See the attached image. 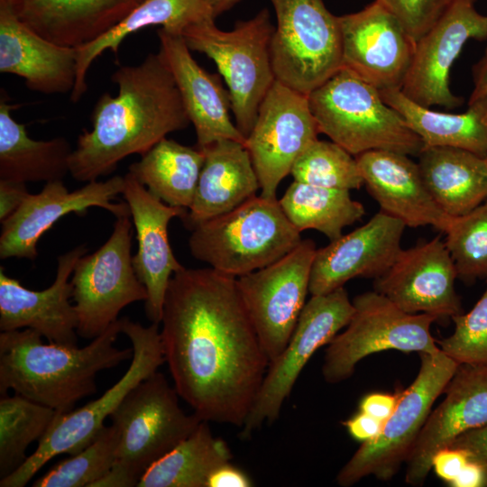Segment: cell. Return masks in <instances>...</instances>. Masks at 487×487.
<instances>
[{
    "mask_svg": "<svg viewBox=\"0 0 487 487\" xmlns=\"http://www.w3.org/2000/svg\"><path fill=\"white\" fill-rule=\"evenodd\" d=\"M161 333L180 399L202 420L242 427L270 362L236 278L183 268L169 283Z\"/></svg>",
    "mask_w": 487,
    "mask_h": 487,
    "instance_id": "cell-1",
    "label": "cell"
},
{
    "mask_svg": "<svg viewBox=\"0 0 487 487\" xmlns=\"http://www.w3.org/2000/svg\"><path fill=\"white\" fill-rule=\"evenodd\" d=\"M118 87L104 93L69 158V173L89 182L113 172L124 158L142 156L168 133L187 128L190 120L165 59L149 53L138 65H121L110 77Z\"/></svg>",
    "mask_w": 487,
    "mask_h": 487,
    "instance_id": "cell-2",
    "label": "cell"
},
{
    "mask_svg": "<svg viewBox=\"0 0 487 487\" xmlns=\"http://www.w3.org/2000/svg\"><path fill=\"white\" fill-rule=\"evenodd\" d=\"M119 318L84 346L44 344L31 328L0 333V393L9 390L63 414L96 392L98 372L133 356V348L115 346Z\"/></svg>",
    "mask_w": 487,
    "mask_h": 487,
    "instance_id": "cell-3",
    "label": "cell"
},
{
    "mask_svg": "<svg viewBox=\"0 0 487 487\" xmlns=\"http://www.w3.org/2000/svg\"><path fill=\"white\" fill-rule=\"evenodd\" d=\"M179 398L158 371L131 390L109 417L119 435L115 462L94 487L137 486L152 464L193 433L202 419L187 414Z\"/></svg>",
    "mask_w": 487,
    "mask_h": 487,
    "instance_id": "cell-4",
    "label": "cell"
},
{
    "mask_svg": "<svg viewBox=\"0 0 487 487\" xmlns=\"http://www.w3.org/2000/svg\"><path fill=\"white\" fill-rule=\"evenodd\" d=\"M191 231V255L234 278L273 263L302 241L277 198L261 195Z\"/></svg>",
    "mask_w": 487,
    "mask_h": 487,
    "instance_id": "cell-5",
    "label": "cell"
},
{
    "mask_svg": "<svg viewBox=\"0 0 487 487\" xmlns=\"http://www.w3.org/2000/svg\"><path fill=\"white\" fill-rule=\"evenodd\" d=\"M319 133L354 156L373 150L418 155L421 139L379 89L341 69L308 96Z\"/></svg>",
    "mask_w": 487,
    "mask_h": 487,
    "instance_id": "cell-6",
    "label": "cell"
},
{
    "mask_svg": "<svg viewBox=\"0 0 487 487\" xmlns=\"http://www.w3.org/2000/svg\"><path fill=\"white\" fill-rule=\"evenodd\" d=\"M274 28L264 8L230 31L220 30L211 18L189 25L182 33L190 51L205 54L216 65L228 87L235 124L245 138L276 80L270 51Z\"/></svg>",
    "mask_w": 487,
    "mask_h": 487,
    "instance_id": "cell-7",
    "label": "cell"
},
{
    "mask_svg": "<svg viewBox=\"0 0 487 487\" xmlns=\"http://www.w3.org/2000/svg\"><path fill=\"white\" fill-rule=\"evenodd\" d=\"M122 333L132 344L131 363L122 376L102 396L75 410L60 414L35 451L14 473L0 479V487H23L52 458L61 454L73 455L87 447L105 427L104 421L140 381L165 363L159 325L143 326L123 317Z\"/></svg>",
    "mask_w": 487,
    "mask_h": 487,
    "instance_id": "cell-8",
    "label": "cell"
},
{
    "mask_svg": "<svg viewBox=\"0 0 487 487\" xmlns=\"http://www.w3.org/2000/svg\"><path fill=\"white\" fill-rule=\"evenodd\" d=\"M419 355L421 364L415 380L399 393L396 408L381 433L362 443L339 471V486H352L370 475L389 481L407 461L433 404L459 365L441 350Z\"/></svg>",
    "mask_w": 487,
    "mask_h": 487,
    "instance_id": "cell-9",
    "label": "cell"
},
{
    "mask_svg": "<svg viewBox=\"0 0 487 487\" xmlns=\"http://www.w3.org/2000/svg\"><path fill=\"white\" fill-rule=\"evenodd\" d=\"M276 15L271 60L276 80L308 96L342 67L338 16L323 0H270Z\"/></svg>",
    "mask_w": 487,
    "mask_h": 487,
    "instance_id": "cell-10",
    "label": "cell"
},
{
    "mask_svg": "<svg viewBox=\"0 0 487 487\" xmlns=\"http://www.w3.org/2000/svg\"><path fill=\"white\" fill-rule=\"evenodd\" d=\"M353 316L327 345L322 375L331 384L350 378L363 358L385 350L433 354L440 349L430 332L435 316L407 313L376 290L357 295Z\"/></svg>",
    "mask_w": 487,
    "mask_h": 487,
    "instance_id": "cell-11",
    "label": "cell"
},
{
    "mask_svg": "<svg viewBox=\"0 0 487 487\" xmlns=\"http://www.w3.org/2000/svg\"><path fill=\"white\" fill-rule=\"evenodd\" d=\"M130 216L116 217L108 240L77 262L70 282L78 335L94 339L119 318L126 306L145 301L147 290L133 266Z\"/></svg>",
    "mask_w": 487,
    "mask_h": 487,
    "instance_id": "cell-12",
    "label": "cell"
},
{
    "mask_svg": "<svg viewBox=\"0 0 487 487\" xmlns=\"http://www.w3.org/2000/svg\"><path fill=\"white\" fill-rule=\"evenodd\" d=\"M353 313V302L344 287L311 296L284 350L269 364L255 401L241 427L242 438H249L264 423L271 424L278 419L311 356L348 325Z\"/></svg>",
    "mask_w": 487,
    "mask_h": 487,
    "instance_id": "cell-13",
    "label": "cell"
},
{
    "mask_svg": "<svg viewBox=\"0 0 487 487\" xmlns=\"http://www.w3.org/2000/svg\"><path fill=\"white\" fill-rule=\"evenodd\" d=\"M316 252L314 241L305 239L273 263L236 278L270 363L284 350L307 302Z\"/></svg>",
    "mask_w": 487,
    "mask_h": 487,
    "instance_id": "cell-14",
    "label": "cell"
},
{
    "mask_svg": "<svg viewBox=\"0 0 487 487\" xmlns=\"http://www.w3.org/2000/svg\"><path fill=\"white\" fill-rule=\"evenodd\" d=\"M319 133L308 96L275 80L244 143L259 179L261 196L276 198L281 180Z\"/></svg>",
    "mask_w": 487,
    "mask_h": 487,
    "instance_id": "cell-15",
    "label": "cell"
},
{
    "mask_svg": "<svg viewBox=\"0 0 487 487\" xmlns=\"http://www.w3.org/2000/svg\"><path fill=\"white\" fill-rule=\"evenodd\" d=\"M478 0H455L416 42L411 65L400 91L425 107L460 106L464 99L449 87L450 69L470 39H487V16L475 8Z\"/></svg>",
    "mask_w": 487,
    "mask_h": 487,
    "instance_id": "cell-16",
    "label": "cell"
},
{
    "mask_svg": "<svg viewBox=\"0 0 487 487\" xmlns=\"http://www.w3.org/2000/svg\"><path fill=\"white\" fill-rule=\"evenodd\" d=\"M342 67L379 90L401 89L416 42L380 1L338 16Z\"/></svg>",
    "mask_w": 487,
    "mask_h": 487,
    "instance_id": "cell-17",
    "label": "cell"
},
{
    "mask_svg": "<svg viewBox=\"0 0 487 487\" xmlns=\"http://www.w3.org/2000/svg\"><path fill=\"white\" fill-rule=\"evenodd\" d=\"M124 189V177L119 175L106 181H89L73 191H69L62 180L47 182L41 192L30 194L16 211L1 222L0 258L34 260L40 238L69 213L83 216L90 207H101L115 217L131 216L126 202H114Z\"/></svg>",
    "mask_w": 487,
    "mask_h": 487,
    "instance_id": "cell-18",
    "label": "cell"
},
{
    "mask_svg": "<svg viewBox=\"0 0 487 487\" xmlns=\"http://www.w3.org/2000/svg\"><path fill=\"white\" fill-rule=\"evenodd\" d=\"M457 271L445 242L436 236L401 250L392 265L374 280V290L407 313L452 318L463 313L455 289Z\"/></svg>",
    "mask_w": 487,
    "mask_h": 487,
    "instance_id": "cell-19",
    "label": "cell"
},
{
    "mask_svg": "<svg viewBox=\"0 0 487 487\" xmlns=\"http://www.w3.org/2000/svg\"><path fill=\"white\" fill-rule=\"evenodd\" d=\"M400 220L380 211L366 224L317 249L309 280L311 296L329 293L356 278H378L402 250Z\"/></svg>",
    "mask_w": 487,
    "mask_h": 487,
    "instance_id": "cell-20",
    "label": "cell"
},
{
    "mask_svg": "<svg viewBox=\"0 0 487 487\" xmlns=\"http://www.w3.org/2000/svg\"><path fill=\"white\" fill-rule=\"evenodd\" d=\"M428 415L406 461V483L421 486L432 459L460 435L487 424V365L460 363Z\"/></svg>",
    "mask_w": 487,
    "mask_h": 487,
    "instance_id": "cell-21",
    "label": "cell"
},
{
    "mask_svg": "<svg viewBox=\"0 0 487 487\" xmlns=\"http://www.w3.org/2000/svg\"><path fill=\"white\" fill-rule=\"evenodd\" d=\"M87 253L85 244L58 257L54 281L43 290H32L0 269V330L31 328L50 343L78 345V317L72 298V275L78 260Z\"/></svg>",
    "mask_w": 487,
    "mask_h": 487,
    "instance_id": "cell-22",
    "label": "cell"
},
{
    "mask_svg": "<svg viewBox=\"0 0 487 487\" xmlns=\"http://www.w3.org/2000/svg\"><path fill=\"white\" fill-rule=\"evenodd\" d=\"M123 195L136 232L138 248L133 266L147 290L146 317L152 323L160 324L170 280L184 268L170 247L168 225L172 218H182L188 209L164 203L129 171L124 176Z\"/></svg>",
    "mask_w": 487,
    "mask_h": 487,
    "instance_id": "cell-23",
    "label": "cell"
},
{
    "mask_svg": "<svg viewBox=\"0 0 487 487\" xmlns=\"http://www.w3.org/2000/svg\"><path fill=\"white\" fill-rule=\"evenodd\" d=\"M0 72L22 78L32 91L70 94L77 49L45 39L20 19L12 0H0Z\"/></svg>",
    "mask_w": 487,
    "mask_h": 487,
    "instance_id": "cell-24",
    "label": "cell"
},
{
    "mask_svg": "<svg viewBox=\"0 0 487 487\" xmlns=\"http://www.w3.org/2000/svg\"><path fill=\"white\" fill-rule=\"evenodd\" d=\"M160 52L172 73L190 123L202 149L221 139L244 143L245 137L231 119V99L220 77L205 70L193 58L182 35L160 28Z\"/></svg>",
    "mask_w": 487,
    "mask_h": 487,
    "instance_id": "cell-25",
    "label": "cell"
},
{
    "mask_svg": "<svg viewBox=\"0 0 487 487\" xmlns=\"http://www.w3.org/2000/svg\"><path fill=\"white\" fill-rule=\"evenodd\" d=\"M409 155L373 150L355 156L363 183L381 211L405 224L431 225L445 233L453 216L436 202L427 189L418 164Z\"/></svg>",
    "mask_w": 487,
    "mask_h": 487,
    "instance_id": "cell-26",
    "label": "cell"
},
{
    "mask_svg": "<svg viewBox=\"0 0 487 487\" xmlns=\"http://www.w3.org/2000/svg\"><path fill=\"white\" fill-rule=\"evenodd\" d=\"M205 154L196 192L181 218L192 230L257 196L260 183L243 142L221 139L201 149Z\"/></svg>",
    "mask_w": 487,
    "mask_h": 487,
    "instance_id": "cell-27",
    "label": "cell"
},
{
    "mask_svg": "<svg viewBox=\"0 0 487 487\" xmlns=\"http://www.w3.org/2000/svg\"><path fill=\"white\" fill-rule=\"evenodd\" d=\"M144 0H12L29 27L45 39L78 48L101 37Z\"/></svg>",
    "mask_w": 487,
    "mask_h": 487,
    "instance_id": "cell-28",
    "label": "cell"
},
{
    "mask_svg": "<svg viewBox=\"0 0 487 487\" xmlns=\"http://www.w3.org/2000/svg\"><path fill=\"white\" fill-rule=\"evenodd\" d=\"M418 157L427 189L448 216H463L487 199V157L454 147H423Z\"/></svg>",
    "mask_w": 487,
    "mask_h": 487,
    "instance_id": "cell-29",
    "label": "cell"
},
{
    "mask_svg": "<svg viewBox=\"0 0 487 487\" xmlns=\"http://www.w3.org/2000/svg\"><path fill=\"white\" fill-rule=\"evenodd\" d=\"M211 18L216 19L206 0H144L106 33L76 48L77 77L71 101L77 103L85 95L87 74L94 60L106 51L117 55L121 43L130 34L160 25L170 33L182 35L189 25Z\"/></svg>",
    "mask_w": 487,
    "mask_h": 487,
    "instance_id": "cell-30",
    "label": "cell"
},
{
    "mask_svg": "<svg viewBox=\"0 0 487 487\" xmlns=\"http://www.w3.org/2000/svg\"><path fill=\"white\" fill-rule=\"evenodd\" d=\"M14 105L6 93L0 96V179L30 182L62 180L69 173L73 152L64 137L32 139L24 124L14 120Z\"/></svg>",
    "mask_w": 487,
    "mask_h": 487,
    "instance_id": "cell-31",
    "label": "cell"
},
{
    "mask_svg": "<svg viewBox=\"0 0 487 487\" xmlns=\"http://www.w3.org/2000/svg\"><path fill=\"white\" fill-rule=\"evenodd\" d=\"M204 161L205 154L200 148L188 147L165 137L140 161L132 163L129 172L164 203L188 209Z\"/></svg>",
    "mask_w": 487,
    "mask_h": 487,
    "instance_id": "cell-32",
    "label": "cell"
},
{
    "mask_svg": "<svg viewBox=\"0 0 487 487\" xmlns=\"http://www.w3.org/2000/svg\"><path fill=\"white\" fill-rule=\"evenodd\" d=\"M202 420L175 448L143 473L138 487H207L213 472L229 463L233 454L220 437L215 436Z\"/></svg>",
    "mask_w": 487,
    "mask_h": 487,
    "instance_id": "cell-33",
    "label": "cell"
},
{
    "mask_svg": "<svg viewBox=\"0 0 487 487\" xmlns=\"http://www.w3.org/2000/svg\"><path fill=\"white\" fill-rule=\"evenodd\" d=\"M384 102L395 109L421 139L424 147H454L487 157V124L473 110L442 113L407 97L400 89L380 90Z\"/></svg>",
    "mask_w": 487,
    "mask_h": 487,
    "instance_id": "cell-34",
    "label": "cell"
},
{
    "mask_svg": "<svg viewBox=\"0 0 487 487\" xmlns=\"http://www.w3.org/2000/svg\"><path fill=\"white\" fill-rule=\"evenodd\" d=\"M279 203L290 223L301 233L313 229L330 241L342 235L345 226L365 214L362 203L349 190L335 189L293 181Z\"/></svg>",
    "mask_w": 487,
    "mask_h": 487,
    "instance_id": "cell-35",
    "label": "cell"
},
{
    "mask_svg": "<svg viewBox=\"0 0 487 487\" xmlns=\"http://www.w3.org/2000/svg\"><path fill=\"white\" fill-rule=\"evenodd\" d=\"M55 409L14 393L0 399V479L18 469L27 459L26 450L46 433Z\"/></svg>",
    "mask_w": 487,
    "mask_h": 487,
    "instance_id": "cell-36",
    "label": "cell"
},
{
    "mask_svg": "<svg viewBox=\"0 0 487 487\" xmlns=\"http://www.w3.org/2000/svg\"><path fill=\"white\" fill-rule=\"evenodd\" d=\"M119 443L114 425L105 426L83 450L56 464L33 487H94L112 469Z\"/></svg>",
    "mask_w": 487,
    "mask_h": 487,
    "instance_id": "cell-37",
    "label": "cell"
},
{
    "mask_svg": "<svg viewBox=\"0 0 487 487\" xmlns=\"http://www.w3.org/2000/svg\"><path fill=\"white\" fill-rule=\"evenodd\" d=\"M290 174L295 181L328 188L350 191L364 185L356 158L333 141L312 142Z\"/></svg>",
    "mask_w": 487,
    "mask_h": 487,
    "instance_id": "cell-38",
    "label": "cell"
},
{
    "mask_svg": "<svg viewBox=\"0 0 487 487\" xmlns=\"http://www.w3.org/2000/svg\"><path fill=\"white\" fill-rule=\"evenodd\" d=\"M445 234L457 277L466 282L487 277V199L463 216H453Z\"/></svg>",
    "mask_w": 487,
    "mask_h": 487,
    "instance_id": "cell-39",
    "label": "cell"
},
{
    "mask_svg": "<svg viewBox=\"0 0 487 487\" xmlns=\"http://www.w3.org/2000/svg\"><path fill=\"white\" fill-rule=\"evenodd\" d=\"M451 319L454 332L436 341L439 349L459 364L487 365V280L486 289L473 308Z\"/></svg>",
    "mask_w": 487,
    "mask_h": 487,
    "instance_id": "cell-40",
    "label": "cell"
},
{
    "mask_svg": "<svg viewBox=\"0 0 487 487\" xmlns=\"http://www.w3.org/2000/svg\"><path fill=\"white\" fill-rule=\"evenodd\" d=\"M401 23L417 42L455 0H378Z\"/></svg>",
    "mask_w": 487,
    "mask_h": 487,
    "instance_id": "cell-41",
    "label": "cell"
},
{
    "mask_svg": "<svg viewBox=\"0 0 487 487\" xmlns=\"http://www.w3.org/2000/svg\"><path fill=\"white\" fill-rule=\"evenodd\" d=\"M469 462L467 453L456 447H445L437 451L432 459L436 474L450 484Z\"/></svg>",
    "mask_w": 487,
    "mask_h": 487,
    "instance_id": "cell-42",
    "label": "cell"
},
{
    "mask_svg": "<svg viewBox=\"0 0 487 487\" xmlns=\"http://www.w3.org/2000/svg\"><path fill=\"white\" fill-rule=\"evenodd\" d=\"M449 446L464 450L487 473V424L460 435Z\"/></svg>",
    "mask_w": 487,
    "mask_h": 487,
    "instance_id": "cell-43",
    "label": "cell"
},
{
    "mask_svg": "<svg viewBox=\"0 0 487 487\" xmlns=\"http://www.w3.org/2000/svg\"><path fill=\"white\" fill-rule=\"evenodd\" d=\"M474 87L471 94L468 108L476 112L487 124V50L473 66Z\"/></svg>",
    "mask_w": 487,
    "mask_h": 487,
    "instance_id": "cell-44",
    "label": "cell"
},
{
    "mask_svg": "<svg viewBox=\"0 0 487 487\" xmlns=\"http://www.w3.org/2000/svg\"><path fill=\"white\" fill-rule=\"evenodd\" d=\"M29 195L26 183L0 179V221L16 211Z\"/></svg>",
    "mask_w": 487,
    "mask_h": 487,
    "instance_id": "cell-45",
    "label": "cell"
},
{
    "mask_svg": "<svg viewBox=\"0 0 487 487\" xmlns=\"http://www.w3.org/2000/svg\"><path fill=\"white\" fill-rule=\"evenodd\" d=\"M398 394L373 392L365 395L359 403V411L385 422L394 411Z\"/></svg>",
    "mask_w": 487,
    "mask_h": 487,
    "instance_id": "cell-46",
    "label": "cell"
},
{
    "mask_svg": "<svg viewBox=\"0 0 487 487\" xmlns=\"http://www.w3.org/2000/svg\"><path fill=\"white\" fill-rule=\"evenodd\" d=\"M343 424L354 440L363 443L375 438L381 433L384 422L359 411Z\"/></svg>",
    "mask_w": 487,
    "mask_h": 487,
    "instance_id": "cell-47",
    "label": "cell"
},
{
    "mask_svg": "<svg viewBox=\"0 0 487 487\" xmlns=\"http://www.w3.org/2000/svg\"><path fill=\"white\" fill-rule=\"evenodd\" d=\"M253 482L249 475L230 462L216 469L210 475L207 487H250Z\"/></svg>",
    "mask_w": 487,
    "mask_h": 487,
    "instance_id": "cell-48",
    "label": "cell"
},
{
    "mask_svg": "<svg viewBox=\"0 0 487 487\" xmlns=\"http://www.w3.org/2000/svg\"><path fill=\"white\" fill-rule=\"evenodd\" d=\"M487 484V473L478 464L469 462L449 484L454 487H482Z\"/></svg>",
    "mask_w": 487,
    "mask_h": 487,
    "instance_id": "cell-49",
    "label": "cell"
},
{
    "mask_svg": "<svg viewBox=\"0 0 487 487\" xmlns=\"http://www.w3.org/2000/svg\"><path fill=\"white\" fill-rule=\"evenodd\" d=\"M242 0H206L212 9L215 18L229 11Z\"/></svg>",
    "mask_w": 487,
    "mask_h": 487,
    "instance_id": "cell-50",
    "label": "cell"
},
{
    "mask_svg": "<svg viewBox=\"0 0 487 487\" xmlns=\"http://www.w3.org/2000/svg\"><path fill=\"white\" fill-rule=\"evenodd\" d=\"M486 486H487V484H486Z\"/></svg>",
    "mask_w": 487,
    "mask_h": 487,
    "instance_id": "cell-51",
    "label": "cell"
}]
</instances>
